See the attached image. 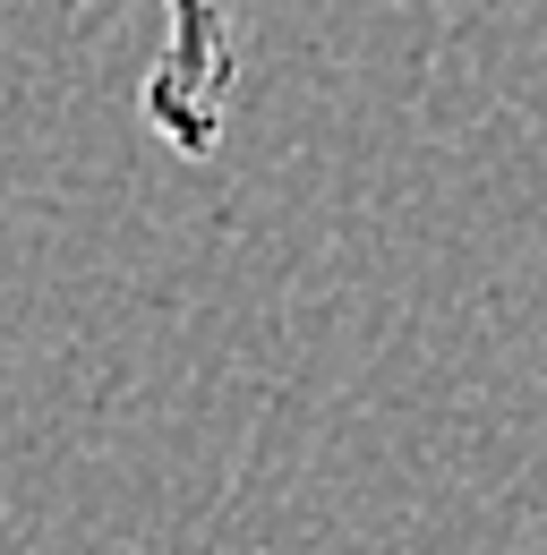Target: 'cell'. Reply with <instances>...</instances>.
Returning a JSON list of instances; mask_svg holds the SVG:
<instances>
[{"label": "cell", "mask_w": 547, "mask_h": 555, "mask_svg": "<svg viewBox=\"0 0 547 555\" xmlns=\"http://www.w3.org/2000/svg\"><path fill=\"white\" fill-rule=\"evenodd\" d=\"M231 86H240L231 9L222 0H163V52L145 69V129L180 163H205L231 120Z\"/></svg>", "instance_id": "1"}]
</instances>
